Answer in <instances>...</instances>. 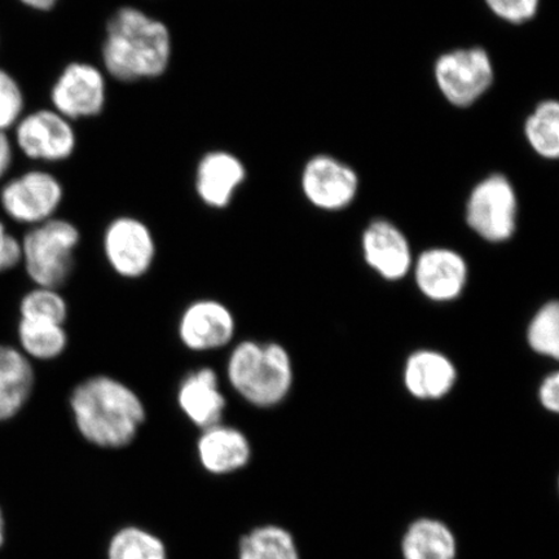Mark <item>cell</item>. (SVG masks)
Segmentation results:
<instances>
[{
	"label": "cell",
	"mask_w": 559,
	"mask_h": 559,
	"mask_svg": "<svg viewBox=\"0 0 559 559\" xmlns=\"http://www.w3.org/2000/svg\"><path fill=\"white\" fill-rule=\"evenodd\" d=\"M171 56V33L164 21L131 5L121 7L108 20L102 60L111 79L122 83L159 79Z\"/></svg>",
	"instance_id": "cell-1"
},
{
	"label": "cell",
	"mask_w": 559,
	"mask_h": 559,
	"mask_svg": "<svg viewBox=\"0 0 559 559\" xmlns=\"http://www.w3.org/2000/svg\"><path fill=\"white\" fill-rule=\"evenodd\" d=\"M74 424L88 443L105 450L128 447L142 428L146 411L128 384L110 376H93L70 396Z\"/></svg>",
	"instance_id": "cell-2"
},
{
	"label": "cell",
	"mask_w": 559,
	"mask_h": 559,
	"mask_svg": "<svg viewBox=\"0 0 559 559\" xmlns=\"http://www.w3.org/2000/svg\"><path fill=\"white\" fill-rule=\"evenodd\" d=\"M293 362L282 345L242 341L229 354L227 379L245 402L258 408L282 403L293 386Z\"/></svg>",
	"instance_id": "cell-3"
},
{
	"label": "cell",
	"mask_w": 559,
	"mask_h": 559,
	"mask_svg": "<svg viewBox=\"0 0 559 559\" xmlns=\"http://www.w3.org/2000/svg\"><path fill=\"white\" fill-rule=\"evenodd\" d=\"M80 241V229L72 222L52 218L34 226L21 241L27 276L41 288L59 289L72 275Z\"/></svg>",
	"instance_id": "cell-4"
},
{
	"label": "cell",
	"mask_w": 559,
	"mask_h": 559,
	"mask_svg": "<svg viewBox=\"0 0 559 559\" xmlns=\"http://www.w3.org/2000/svg\"><path fill=\"white\" fill-rule=\"evenodd\" d=\"M435 80L439 93L453 107L469 108L493 85L491 56L478 46L447 51L436 60Z\"/></svg>",
	"instance_id": "cell-5"
},
{
	"label": "cell",
	"mask_w": 559,
	"mask_h": 559,
	"mask_svg": "<svg viewBox=\"0 0 559 559\" xmlns=\"http://www.w3.org/2000/svg\"><path fill=\"white\" fill-rule=\"evenodd\" d=\"M467 226L488 242L512 239L519 221V198L512 181L495 173L473 187L466 201Z\"/></svg>",
	"instance_id": "cell-6"
},
{
	"label": "cell",
	"mask_w": 559,
	"mask_h": 559,
	"mask_svg": "<svg viewBox=\"0 0 559 559\" xmlns=\"http://www.w3.org/2000/svg\"><path fill=\"white\" fill-rule=\"evenodd\" d=\"M62 200L64 187L53 174L45 170L21 174L0 192V204L5 214L33 227L52 219Z\"/></svg>",
	"instance_id": "cell-7"
},
{
	"label": "cell",
	"mask_w": 559,
	"mask_h": 559,
	"mask_svg": "<svg viewBox=\"0 0 559 559\" xmlns=\"http://www.w3.org/2000/svg\"><path fill=\"white\" fill-rule=\"evenodd\" d=\"M107 96L104 70L86 61H73L53 83L52 109L72 122L87 120L103 114Z\"/></svg>",
	"instance_id": "cell-8"
},
{
	"label": "cell",
	"mask_w": 559,
	"mask_h": 559,
	"mask_svg": "<svg viewBox=\"0 0 559 559\" xmlns=\"http://www.w3.org/2000/svg\"><path fill=\"white\" fill-rule=\"evenodd\" d=\"M105 258L117 275L123 278L143 277L156 258V240L152 230L135 216H118L105 229Z\"/></svg>",
	"instance_id": "cell-9"
},
{
	"label": "cell",
	"mask_w": 559,
	"mask_h": 559,
	"mask_svg": "<svg viewBox=\"0 0 559 559\" xmlns=\"http://www.w3.org/2000/svg\"><path fill=\"white\" fill-rule=\"evenodd\" d=\"M19 150L40 163H61L74 155L76 132L72 121L53 109H39L21 117L15 126Z\"/></svg>",
	"instance_id": "cell-10"
},
{
	"label": "cell",
	"mask_w": 559,
	"mask_h": 559,
	"mask_svg": "<svg viewBox=\"0 0 559 559\" xmlns=\"http://www.w3.org/2000/svg\"><path fill=\"white\" fill-rule=\"evenodd\" d=\"M359 186L358 173L330 155L311 157L300 174V188L306 200L325 212H340L352 205Z\"/></svg>",
	"instance_id": "cell-11"
},
{
	"label": "cell",
	"mask_w": 559,
	"mask_h": 559,
	"mask_svg": "<svg viewBox=\"0 0 559 559\" xmlns=\"http://www.w3.org/2000/svg\"><path fill=\"white\" fill-rule=\"evenodd\" d=\"M178 333L181 344L191 352H214L233 342L236 320L234 313L219 300L200 299L181 313Z\"/></svg>",
	"instance_id": "cell-12"
},
{
	"label": "cell",
	"mask_w": 559,
	"mask_h": 559,
	"mask_svg": "<svg viewBox=\"0 0 559 559\" xmlns=\"http://www.w3.org/2000/svg\"><path fill=\"white\" fill-rule=\"evenodd\" d=\"M467 264L457 251L435 248L424 251L415 264V278L419 292L436 302H450L464 292Z\"/></svg>",
	"instance_id": "cell-13"
},
{
	"label": "cell",
	"mask_w": 559,
	"mask_h": 559,
	"mask_svg": "<svg viewBox=\"0 0 559 559\" xmlns=\"http://www.w3.org/2000/svg\"><path fill=\"white\" fill-rule=\"evenodd\" d=\"M361 248L369 267L389 282L407 276L414 264L407 237L384 219L370 223L362 234Z\"/></svg>",
	"instance_id": "cell-14"
},
{
	"label": "cell",
	"mask_w": 559,
	"mask_h": 559,
	"mask_svg": "<svg viewBox=\"0 0 559 559\" xmlns=\"http://www.w3.org/2000/svg\"><path fill=\"white\" fill-rule=\"evenodd\" d=\"M247 167L234 153L207 152L195 167V193L206 206L226 209L247 180Z\"/></svg>",
	"instance_id": "cell-15"
},
{
	"label": "cell",
	"mask_w": 559,
	"mask_h": 559,
	"mask_svg": "<svg viewBox=\"0 0 559 559\" xmlns=\"http://www.w3.org/2000/svg\"><path fill=\"white\" fill-rule=\"evenodd\" d=\"M178 405L185 416L202 430L221 424L227 401L215 370L206 367L188 374L178 389Z\"/></svg>",
	"instance_id": "cell-16"
},
{
	"label": "cell",
	"mask_w": 559,
	"mask_h": 559,
	"mask_svg": "<svg viewBox=\"0 0 559 559\" xmlns=\"http://www.w3.org/2000/svg\"><path fill=\"white\" fill-rule=\"evenodd\" d=\"M198 456L207 473L228 475L250 463L251 444L241 430L221 423L202 430L198 440Z\"/></svg>",
	"instance_id": "cell-17"
},
{
	"label": "cell",
	"mask_w": 559,
	"mask_h": 559,
	"mask_svg": "<svg viewBox=\"0 0 559 559\" xmlns=\"http://www.w3.org/2000/svg\"><path fill=\"white\" fill-rule=\"evenodd\" d=\"M457 370L445 355L432 349L412 354L405 362L404 384L419 401H437L453 389Z\"/></svg>",
	"instance_id": "cell-18"
},
{
	"label": "cell",
	"mask_w": 559,
	"mask_h": 559,
	"mask_svg": "<svg viewBox=\"0 0 559 559\" xmlns=\"http://www.w3.org/2000/svg\"><path fill=\"white\" fill-rule=\"evenodd\" d=\"M34 383L29 358L21 349L0 345V423L20 414L31 400Z\"/></svg>",
	"instance_id": "cell-19"
},
{
	"label": "cell",
	"mask_w": 559,
	"mask_h": 559,
	"mask_svg": "<svg viewBox=\"0 0 559 559\" xmlns=\"http://www.w3.org/2000/svg\"><path fill=\"white\" fill-rule=\"evenodd\" d=\"M401 550L404 559H456L459 545L444 522L418 519L405 531Z\"/></svg>",
	"instance_id": "cell-20"
},
{
	"label": "cell",
	"mask_w": 559,
	"mask_h": 559,
	"mask_svg": "<svg viewBox=\"0 0 559 559\" xmlns=\"http://www.w3.org/2000/svg\"><path fill=\"white\" fill-rule=\"evenodd\" d=\"M523 134L537 156L555 160L559 157V103L545 99L527 116Z\"/></svg>",
	"instance_id": "cell-21"
},
{
	"label": "cell",
	"mask_w": 559,
	"mask_h": 559,
	"mask_svg": "<svg viewBox=\"0 0 559 559\" xmlns=\"http://www.w3.org/2000/svg\"><path fill=\"white\" fill-rule=\"evenodd\" d=\"M239 559H300V555L290 531L265 524L242 536Z\"/></svg>",
	"instance_id": "cell-22"
},
{
	"label": "cell",
	"mask_w": 559,
	"mask_h": 559,
	"mask_svg": "<svg viewBox=\"0 0 559 559\" xmlns=\"http://www.w3.org/2000/svg\"><path fill=\"white\" fill-rule=\"evenodd\" d=\"M17 335L21 353L37 360L59 358L68 346L64 325L48 321L21 319Z\"/></svg>",
	"instance_id": "cell-23"
},
{
	"label": "cell",
	"mask_w": 559,
	"mask_h": 559,
	"mask_svg": "<svg viewBox=\"0 0 559 559\" xmlns=\"http://www.w3.org/2000/svg\"><path fill=\"white\" fill-rule=\"evenodd\" d=\"M108 559H167L163 540L144 528L123 527L111 537Z\"/></svg>",
	"instance_id": "cell-24"
},
{
	"label": "cell",
	"mask_w": 559,
	"mask_h": 559,
	"mask_svg": "<svg viewBox=\"0 0 559 559\" xmlns=\"http://www.w3.org/2000/svg\"><path fill=\"white\" fill-rule=\"evenodd\" d=\"M68 304L58 289L37 286L21 300V319L48 321L64 325L68 318Z\"/></svg>",
	"instance_id": "cell-25"
},
{
	"label": "cell",
	"mask_w": 559,
	"mask_h": 559,
	"mask_svg": "<svg viewBox=\"0 0 559 559\" xmlns=\"http://www.w3.org/2000/svg\"><path fill=\"white\" fill-rule=\"evenodd\" d=\"M527 341L536 354L558 359L559 356V307L550 302L536 312L528 325Z\"/></svg>",
	"instance_id": "cell-26"
},
{
	"label": "cell",
	"mask_w": 559,
	"mask_h": 559,
	"mask_svg": "<svg viewBox=\"0 0 559 559\" xmlns=\"http://www.w3.org/2000/svg\"><path fill=\"white\" fill-rule=\"evenodd\" d=\"M23 90L13 76L0 69V131L15 128L24 115Z\"/></svg>",
	"instance_id": "cell-27"
},
{
	"label": "cell",
	"mask_w": 559,
	"mask_h": 559,
	"mask_svg": "<svg viewBox=\"0 0 559 559\" xmlns=\"http://www.w3.org/2000/svg\"><path fill=\"white\" fill-rule=\"evenodd\" d=\"M542 0H485L492 15L504 23L522 25L534 20L540 10Z\"/></svg>",
	"instance_id": "cell-28"
},
{
	"label": "cell",
	"mask_w": 559,
	"mask_h": 559,
	"mask_svg": "<svg viewBox=\"0 0 559 559\" xmlns=\"http://www.w3.org/2000/svg\"><path fill=\"white\" fill-rule=\"evenodd\" d=\"M21 263V241L0 222V274Z\"/></svg>",
	"instance_id": "cell-29"
},
{
	"label": "cell",
	"mask_w": 559,
	"mask_h": 559,
	"mask_svg": "<svg viewBox=\"0 0 559 559\" xmlns=\"http://www.w3.org/2000/svg\"><path fill=\"white\" fill-rule=\"evenodd\" d=\"M539 401L543 407L554 414L559 411V374L551 373L545 379L539 389Z\"/></svg>",
	"instance_id": "cell-30"
},
{
	"label": "cell",
	"mask_w": 559,
	"mask_h": 559,
	"mask_svg": "<svg viewBox=\"0 0 559 559\" xmlns=\"http://www.w3.org/2000/svg\"><path fill=\"white\" fill-rule=\"evenodd\" d=\"M12 160L13 151L10 139L7 136V132L0 131V179L9 173L10 167L12 166Z\"/></svg>",
	"instance_id": "cell-31"
},
{
	"label": "cell",
	"mask_w": 559,
	"mask_h": 559,
	"mask_svg": "<svg viewBox=\"0 0 559 559\" xmlns=\"http://www.w3.org/2000/svg\"><path fill=\"white\" fill-rule=\"evenodd\" d=\"M19 2L35 11H51L60 0H19Z\"/></svg>",
	"instance_id": "cell-32"
},
{
	"label": "cell",
	"mask_w": 559,
	"mask_h": 559,
	"mask_svg": "<svg viewBox=\"0 0 559 559\" xmlns=\"http://www.w3.org/2000/svg\"><path fill=\"white\" fill-rule=\"evenodd\" d=\"M5 540V524L2 509H0V548L3 547Z\"/></svg>",
	"instance_id": "cell-33"
}]
</instances>
